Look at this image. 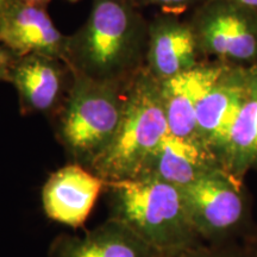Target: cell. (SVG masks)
<instances>
[{
    "instance_id": "e0dca14e",
    "label": "cell",
    "mask_w": 257,
    "mask_h": 257,
    "mask_svg": "<svg viewBox=\"0 0 257 257\" xmlns=\"http://www.w3.org/2000/svg\"><path fill=\"white\" fill-rule=\"evenodd\" d=\"M17 57L0 41V81H8L10 69Z\"/></svg>"
},
{
    "instance_id": "7402d4cb",
    "label": "cell",
    "mask_w": 257,
    "mask_h": 257,
    "mask_svg": "<svg viewBox=\"0 0 257 257\" xmlns=\"http://www.w3.org/2000/svg\"><path fill=\"white\" fill-rule=\"evenodd\" d=\"M253 257H257V252H256V255H255V256H253Z\"/></svg>"
},
{
    "instance_id": "9c48e42d",
    "label": "cell",
    "mask_w": 257,
    "mask_h": 257,
    "mask_svg": "<svg viewBox=\"0 0 257 257\" xmlns=\"http://www.w3.org/2000/svg\"><path fill=\"white\" fill-rule=\"evenodd\" d=\"M106 181L91 169L70 163L54 172L42 189V204L51 220L79 227L85 224Z\"/></svg>"
},
{
    "instance_id": "52a82bcc",
    "label": "cell",
    "mask_w": 257,
    "mask_h": 257,
    "mask_svg": "<svg viewBox=\"0 0 257 257\" xmlns=\"http://www.w3.org/2000/svg\"><path fill=\"white\" fill-rule=\"evenodd\" d=\"M252 68L226 66L199 102L197 138L220 162L234 121L248 95Z\"/></svg>"
},
{
    "instance_id": "7a4b0ae2",
    "label": "cell",
    "mask_w": 257,
    "mask_h": 257,
    "mask_svg": "<svg viewBox=\"0 0 257 257\" xmlns=\"http://www.w3.org/2000/svg\"><path fill=\"white\" fill-rule=\"evenodd\" d=\"M111 218L144 240L159 257L197 246L181 189L154 178L107 181Z\"/></svg>"
},
{
    "instance_id": "6da1fadb",
    "label": "cell",
    "mask_w": 257,
    "mask_h": 257,
    "mask_svg": "<svg viewBox=\"0 0 257 257\" xmlns=\"http://www.w3.org/2000/svg\"><path fill=\"white\" fill-rule=\"evenodd\" d=\"M149 22L136 0H93L70 35L66 62L74 75L127 83L146 64Z\"/></svg>"
},
{
    "instance_id": "4fadbf2b",
    "label": "cell",
    "mask_w": 257,
    "mask_h": 257,
    "mask_svg": "<svg viewBox=\"0 0 257 257\" xmlns=\"http://www.w3.org/2000/svg\"><path fill=\"white\" fill-rule=\"evenodd\" d=\"M219 168H224L219 159L198 140L169 134L137 178H154L182 188Z\"/></svg>"
},
{
    "instance_id": "ba28073f",
    "label": "cell",
    "mask_w": 257,
    "mask_h": 257,
    "mask_svg": "<svg viewBox=\"0 0 257 257\" xmlns=\"http://www.w3.org/2000/svg\"><path fill=\"white\" fill-rule=\"evenodd\" d=\"M72 79L73 73L64 61L31 54L16 59L8 82L18 93L23 114H47L62 106Z\"/></svg>"
},
{
    "instance_id": "7c38bea8",
    "label": "cell",
    "mask_w": 257,
    "mask_h": 257,
    "mask_svg": "<svg viewBox=\"0 0 257 257\" xmlns=\"http://www.w3.org/2000/svg\"><path fill=\"white\" fill-rule=\"evenodd\" d=\"M225 67V64L219 62L204 61L187 72L160 81L161 98L170 135L198 140L197 110L199 102L219 78Z\"/></svg>"
},
{
    "instance_id": "ac0fdd59",
    "label": "cell",
    "mask_w": 257,
    "mask_h": 257,
    "mask_svg": "<svg viewBox=\"0 0 257 257\" xmlns=\"http://www.w3.org/2000/svg\"><path fill=\"white\" fill-rule=\"evenodd\" d=\"M165 257H229V256L223 255V253L208 251V250H201V249H198L197 246H193L191 249L184 250V251L173 253V255L165 256Z\"/></svg>"
},
{
    "instance_id": "ffe728a7",
    "label": "cell",
    "mask_w": 257,
    "mask_h": 257,
    "mask_svg": "<svg viewBox=\"0 0 257 257\" xmlns=\"http://www.w3.org/2000/svg\"><path fill=\"white\" fill-rule=\"evenodd\" d=\"M232 2L244 6V8L257 12V0H232Z\"/></svg>"
},
{
    "instance_id": "30bf717a",
    "label": "cell",
    "mask_w": 257,
    "mask_h": 257,
    "mask_svg": "<svg viewBox=\"0 0 257 257\" xmlns=\"http://www.w3.org/2000/svg\"><path fill=\"white\" fill-rule=\"evenodd\" d=\"M204 61L188 21L163 14L149 22L144 68L157 81L187 72Z\"/></svg>"
},
{
    "instance_id": "44dd1931",
    "label": "cell",
    "mask_w": 257,
    "mask_h": 257,
    "mask_svg": "<svg viewBox=\"0 0 257 257\" xmlns=\"http://www.w3.org/2000/svg\"><path fill=\"white\" fill-rule=\"evenodd\" d=\"M23 2H27V3H30V4H36V5H42V6H47L51 0H23ZM64 2H68V3H78L79 0H64Z\"/></svg>"
},
{
    "instance_id": "d6986e66",
    "label": "cell",
    "mask_w": 257,
    "mask_h": 257,
    "mask_svg": "<svg viewBox=\"0 0 257 257\" xmlns=\"http://www.w3.org/2000/svg\"><path fill=\"white\" fill-rule=\"evenodd\" d=\"M19 0H0V19Z\"/></svg>"
},
{
    "instance_id": "5b68a950",
    "label": "cell",
    "mask_w": 257,
    "mask_h": 257,
    "mask_svg": "<svg viewBox=\"0 0 257 257\" xmlns=\"http://www.w3.org/2000/svg\"><path fill=\"white\" fill-rule=\"evenodd\" d=\"M187 21L204 60L212 57L231 67L257 66V12L232 0H205Z\"/></svg>"
},
{
    "instance_id": "3957f363",
    "label": "cell",
    "mask_w": 257,
    "mask_h": 257,
    "mask_svg": "<svg viewBox=\"0 0 257 257\" xmlns=\"http://www.w3.org/2000/svg\"><path fill=\"white\" fill-rule=\"evenodd\" d=\"M168 135L160 81L142 68L127 85L117 134L91 170L106 182L137 178Z\"/></svg>"
},
{
    "instance_id": "8992f818",
    "label": "cell",
    "mask_w": 257,
    "mask_h": 257,
    "mask_svg": "<svg viewBox=\"0 0 257 257\" xmlns=\"http://www.w3.org/2000/svg\"><path fill=\"white\" fill-rule=\"evenodd\" d=\"M239 186L238 179L219 168L180 188L199 238H216L238 226L245 211Z\"/></svg>"
},
{
    "instance_id": "277c9868",
    "label": "cell",
    "mask_w": 257,
    "mask_h": 257,
    "mask_svg": "<svg viewBox=\"0 0 257 257\" xmlns=\"http://www.w3.org/2000/svg\"><path fill=\"white\" fill-rule=\"evenodd\" d=\"M127 85L73 74L57 135L74 163L91 169L110 146L123 118Z\"/></svg>"
},
{
    "instance_id": "8fae6325",
    "label": "cell",
    "mask_w": 257,
    "mask_h": 257,
    "mask_svg": "<svg viewBox=\"0 0 257 257\" xmlns=\"http://www.w3.org/2000/svg\"><path fill=\"white\" fill-rule=\"evenodd\" d=\"M68 40L51 21L47 6L19 0L0 19V41L16 56L38 54L64 61Z\"/></svg>"
},
{
    "instance_id": "5bb4252c",
    "label": "cell",
    "mask_w": 257,
    "mask_h": 257,
    "mask_svg": "<svg viewBox=\"0 0 257 257\" xmlns=\"http://www.w3.org/2000/svg\"><path fill=\"white\" fill-rule=\"evenodd\" d=\"M49 257H159L126 225L110 218L83 236L62 234L49 249Z\"/></svg>"
},
{
    "instance_id": "2e32d148",
    "label": "cell",
    "mask_w": 257,
    "mask_h": 257,
    "mask_svg": "<svg viewBox=\"0 0 257 257\" xmlns=\"http://www.w3.org/2000/svg\"><path fill=\"white\" fill-rule=\"evenodd\" d=\"M141 8L143 6H157L165 14L180 15L186 10H194L205 0H136Z\"/></svg>"
},
{
    "instance_id": "9a60e30c",
    "label": "cell",
    "mask_w": 257,
    "mask_h": 257,
    "mask_svg": "<svg viewBox=\"0 0 257 257\" xmlns=\"http://www.w3.org/2000/svg\"><path fill=\"white\" fill-rule=\"evenodd\" d=\"M221 162L239 181L257 167V66L251 70L248 95L233 124Z\"/></svg>"
}]
</instances>
